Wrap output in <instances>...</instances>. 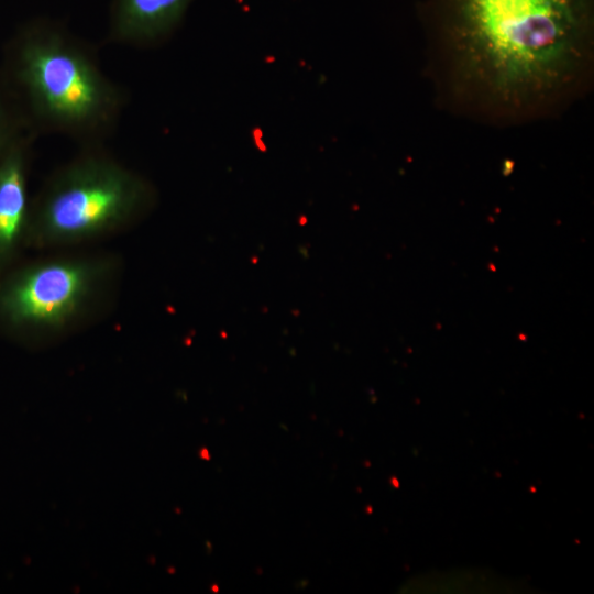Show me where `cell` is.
<instances>
[{"label": "cell", "instance_id": "2", "mask_svg": "<svg viewBox=\"0 0 594 594\" xmlns=\"http://www.w3.org/2000/svg\"><path fill=\"white\" fill-rule=\"evenodd\" d=\"M3 84L33 134H63L81 147L102 145L128 100L91 47L48 22L25 28L11 42Z\"/></svg>", "mask_w": 594, "mask_h": 594}, {"label": "cell", "instance_id": "6", "mask_svg": "<svg viewBox=\"0 0 594 594\" xmlns=\"http://www.w3.org/2000/svg\"><path fill=\"white\" fill-rule=\"evenodd\" d=\"M193 0H113L109 42L147 47L178 26Z\"/></svg>", "mask_w": 594, "mask_h": 594}, {"label": "cell", "instance_id": "4", "mask_svg": "<svg viewBox=\"0 0 594 594\" xmlns=\"http://www.w3.org/2000/svg\"><path fill=\"white\" fill-rule=\"evenodd\" d=\"M121 273L110 254L19 261L0 278V337L40 345L91 323L112 305Z\"/></svg>", "mask_w": 594, "mask_h": 594}, {"label": "cell", "instance_id": "3", "mask_svg": "<svg viewBox=\"0 0 594 594\" xmlns=\"http://www.w3.org/2000/svg\"><path fill=\"white\" fill-rule=\"evenodd\" d=\"M157 193L102 145L84 146L31 199L26 248L48 250L99 240L136 226Z\"/></svg>", "mask_w": 594, "mask_h": 594}, {"label": "cell", "instance_id": "1", "mask_svg": "<svg viewBox=\"0 0 594 594\" xmlns=\"http://www.w3.org/2000/svg\"><path fill=\"white\" fill-rule=\"evenodd\" d=\"M457 86L502 116L557 101L590 64L594 0H427Z\"/></svg>", "mask_w": 594, "mask_h": 594}, {"label": "cell", "instance_id": "7", "mask_svg": "<svg viewBox=\"0 0 594 594\" xmlns=\"http://www.w3.org/2000/svg\"><path fill=\"white\" fill-rule=\"evenodd\" d=\"M34 134L28 129L13 98L0 82V161L20 141Z\"/></svg>", "mask_w": 594, "mask_h": 594}, {"label": "cell", "instance_id": "5", "mask_svg": "<svg viewBox=\"0 0 594 594\" xmlns=\"http://www.w3.org/2000/svg\"><path fill=\"white\" fill-rule=\"evenodd\" d=\"M31 138L20 141L0 161V278L21 261L26 248Z\"/></svg>", "mask_w": 594, "mask_h": 594}]
</instances>
